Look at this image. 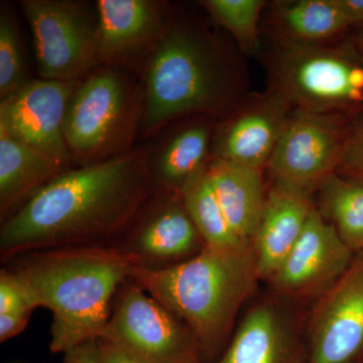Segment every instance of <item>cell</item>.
I'll return each instance as SVG.
<instances>
[{"label": "cell", "instance_id": "1", "mask_svg": "<svg viewBox=\"0 0 363 363\" xmlns=\"http://www.w3.org/2000/svg\"><path fill=\"white\" fill-rule=\"evenodd\" d=\"M149 150L69 169L45 184L4 220L2 259L106 238L133 220L149 194Z\"/></svg>", "mask_w": 363, "mask_h": 363}, {"label": "cell", "instance_id": "2", "mask_svg": "<svg viewBox=\"0 0 363 363\" xmlns=\"http://www.w3.org/2000/svg\"><path fill=\"white\" fill-rule=\"evenodd\" d=\"M143 94L145 135L182 117L221 121L247 96L240 66L214 35L175 13L149 55Z\"/></svg>", "mask_w": 363, "mask_h": 363}, {"label": "cell", "instance_id": "3", "mask_svg": "<svg viewBox=\"0 0 363 363\" xmlns=\"http://www.w3.org/2000/svg\"><path fill=\"white\" fill-rule=\"evenodd\" d=\"M142 260L135 252L102 247L55 248L23 257L14 272L38 307L52 312V352L69 353L100 338L112 296Z\"/></svg>", "mask_w": 363, "mask_h": 363}, {"label": "cell", "instance_id": "4", "mask_svg": "<svg viewBox=\"0 0 363 363\" xmlns=\"http://www.w3.org/2000/svg\"><path fill=\"white\" fill-rule=\"evenodd\" d=\"M130 278L185 323L196 342L213 350L226 337L259 278L252 243L204 248L182 264L131 267Z\"/></svg>", "mask_w": 363, "mask_h": 363}, {"label": "cell", "instance_id": "5", "mask_svg": "<svg viewBox=\"0 0 363 363\" xmlns=\"http://www.w3.org/2000/svg\"><path fill=\"white\" fill-rule=\"evenodd\" d=\"M271 89L294 108L363 116V59L354 43L340 45L277 40L267 58Z\"/></svg>", "mask_w": 363, "mask_h": 363}, {"label": "cell", "instance_id": "6", "mask_svg": "<svg viewBox=\"0 0 363 363\" xmlns=\"http://www.w3.org/2000/svg\"><path fill=\"white\" fill-rule=\"evenodd\" d=\"M143 94L113 66H100L72 95L64 135L82 166L123 154L142 121Z\"/></svg>", "mask_w": 363, "mask_h": 363}, {"label": "cell", "instance_id": "7", "mask_svg": "<svg viewBox=\"0 0 363 363\" xmlns=\"http://www.w3.org/2000/svg\"><path fill=\"white\" fill-rule=\"evenodd\" d=\"M40 78L80 82L101 65L98 21L85 4L23 0Z\"/></svg>", "mask_w": 363, "mask_h": 363}, {"label": "cell", "instance_id": "8", "mask_svg": "<svg viewBox=\"0 0 363 363\" xmlns=\"http://www.w3.org/2000/svg\"><path fill=\"white\" fill-rule=\"evenodd\" d=\"M354 119L294 108L267 166L274 184L311 194L337 172Z\"/></svg>", "mask_w": 363, "mask_h": 363}, {"label": "cell", "instance_id": "9", "mask_svg": "<svg viewBox=\"0 0 363 363\" xmlns=\"http://www.w3.org/2000/svg\"><path fill=\"white\" fill-rule=\"evenodd\" d=\"M100 340L150 363H197V342L175 315L133 283L121 295Z\"/></svg>", "mask_w": 363, "mask_h": 363}, {"label": "cell", "instance_id": "10", "mask_svg": "<svg viewBox=\"0 0 363 363\" xmlns=\"http://www.w3.org/2000/svg\"><path fill=\"white\" fill-rule=\"evenodd\" d=\"M80 82L43 78L26 81L0 102V126L69 169L73 157L67 145L64 123L72 95Z\"/></svg>", "mask_w": 363, "mask_h": 363}, {"label": "cell", "instance_id": "11", "mask_svg": "<svg viewBox=\"0 0 363 363\" xmlns=\"http://www.w3.org/2000/svg\"><path fill=\"white\" fill-rule=\"evenodd\" d=\"M355 255L315 207L302 235L271 281L288 297L321 298L350 269Z\"/></svg>", "mask_w": 363, "mask_h": 363}, {"label": "cell", "instance_id": "12", "mask_svg": "<svg viewBox=\"0 0 363 363\" xmlns=\"http://www.w3.org/2000/svg\"><path fill=\"white\" fill-rule=\"evenodd\" d=\"M293 109L271 88L262 94L247 95L217 123L212 157L264 171Z\"/></svg>", "mask_w": 363, "mask_h": 363}, {"label": "cell", "instance_id": "13", "mask_svg": "<svg viewBox=\"0 0 363 363\" xmlns=\"http://www.w3.org/2000/svg\"><path fill=\"white\" fill-rule=\"evenodd\" d=\"M310 363H351L363 352V252L315 308Z\"/></svg>", "mask_w": 363, "mask_h": 363}, {"label": "cell", "instance_id": "14", "mask_svg": "<svg viewBox=\"0 0 363 363\" xmlns=\"http://www.w3.org/2000/svg\"><path fill=\"white\" fill-rule=\"evenodd\" d=\"M96 14L102 66L150 55L174 16L167 2L156 0H99Z\"/></svg>", "mask_w": 363, "mask_h": 363}, {"label": "cell", "instance_id": "15", "mask_svg": "<svg viewBox=\"0 0 363 363\" xmlns=\"http://www.w3.org/2000/svg\"><path fill=\"white\" fill-rule=\"evenodd\" d=\"M314 208L310 193L274 184L252 241L259 279H271L279 271Z\"/></svg>", "mask_w": 363, "mask_h": 363}, {"label": "cell", "instance_id": "16", "mask_svg": "<svg viewBox=\"0 0 363 363\" xmlns=\"http://www.w3.org/2000/svg\"><path fill=\"white\" fill-rule=\"evenodd\" d=\"M262 169L212 157L207 175L227 220L242 241L252 242L257 233L266 196Z\"/></svg>", "mask_w": 363, "mask_h": 363}, {"label": "cell", "instance_id": "17", "mask_svg": "<svg viewBox=\"0 0 363 363\" xmlns=\"http://www.w3.org/2000/svg\"><path fill=\"white\" fill-rule=\"evenodd\" d=\"M215 121L193 116L169 136L152 166V174L164 188L180 196L186 184L207 168L213 157Z\"/></svg>", "mask_w": 363, "mask_h": 363}, {"label": "cell", "instance_id": "18", "mask_svg": "<svg viewBox=\"0 0 363 363\" xmlns=\"http://www.w3.org/2000/svg\"><path fill=\"white\" fill-rule=\"evenodd\" d=\"M67 171L51 157L0 126V213L6 216L16 204Z\"/></svg>", "mask_w": 363, "mask_h": 363}, {"label": "cell", "instance_id": "19", "mask_svg": "<svg viewBox=\"0 0 363 363\" xmlns=\"http://www.w3.org/2000/svg\"><path fill=\"white\" fill-rule=\"evenodd\" d=\"M271 23L277 40L301 44H326L351 26L337 0L274 2Z\"/></svg>", "mask_w": 363, "mask_h": 363}, {"label": "cell", "instance_id": "20", "mask_svg": "<svg viewBox=\"0 0 363 363\" xmlns=\"http://www.w3.org/2000/svg\"><path fill=\"white\" fill-rule=\"evenodd\" d=\"M288 350L285 321L272 305L262 304L245 317L219 363H284Z\"/></svg>", "mask_w": 363, "mask_h": 363}, {"label": "cell", "instance_id": "21", "mask_svg": "<svg viewBox=\"0 0 363 363\" xmlns=\"http://www.w3.org/2000/svg\"><path fill=\"white\" fill-rule=\"evenodd\" d=\"M201 236L182 202L167 205L147 219L136 238V247L142 259L143 255L176 259L193 252Z\"/></svg>", "mask_w": 363, "mask_h": 363}, {"label": "cell", "instance_id": "22", "mask_svg": "<svg viewBox=\"0 0 363 363\" xmlns=\"http://www.w3.org/2000/svg\"><path fill=\"white\" fill-rule=\"evenodd\" d=\"M320 213L355 255L363 252V182L329 176L318 188Z\"/></svg>", "mask_w": 363, "mask_h": 363}, {"label": "cell", "instance_id": "23", "mask_svg": "<svg viewBox=\"0 0 363 363\" xmlns=\"http://www.w3.org/2000/svg\"><path fill=\"white\" fill-rule=\"evenodd\" d=\"M180 197L205 245L233 247L247 243L236 235L227 220L210 184L207 168L186 184Z\"/></svg>", "mask_w": 363, "mask_h": 363}, {"label": "cell", "instance_id": "24", "mask_svg": "<svg viewBox=\"0 0 363 363\" xmlns=\"http://www.w3.org/2000/svg\"><path fill=\"white\" fill-rule=\"evenodd\" d=\"M205 11L233 35L243 51H252L257 44V32L264 0H204Z\"/></svg>", "mask_w": 363, "mask_h": 363}, {"label": "cell", "instance_id": "25", "mask_svg": "<svg viewBox=\"0 0 363 363\" xmlns=\"http://www.w3.org/2000/svg\"><path fill=\"white\" fill-rule=\"evenodd\" d=\"M25 59L14 13L2 4L0 11V99L6 100L26 82Z\"/></svg>", "mask_w": 363, "mask_h": 363}, {"label": "cell", "instance_id": "26", "mask_svg": "<svg viewBox=\"0 0 363 363\" xmlns=\"http://www.w3.org/2000/svg\"><path fill=\"white\" fill-rule=\"evenodd\" d=\"M38 308L35 298L23 279L14 272H1L0 276V315L11 313L32 314Z\"/></svg>", "mask_w": 363, "mask_h": 363}, {"label": "cell", "instance_id": "27", "mask_svg": "<svg viewBox=\"0 0 363 363\" xmlns=\"http://www.w3.org/2000/svg\"><path fill=\"white\" fill-rule=\"evenodd\" d=\"M336 173L344 178L363 182V116L353 121L342 160Z\"/></svg>", "mask_w": 363, "mask_h": 363}, {"label": "cell", "instance_id": "28", "mask_svg": "<svg viewBox=\"0 0 363 363\" xmlns=\"http://www.w3.org/2000/svg\"><path fill=\"white\" fill-rule=\"evenodd\" d=\"M30 316V314H26V313L0 315V340L1 342L20 334L28 325Z\"/></svg>", "mask_w": 363, "mask_h": 363}, {"label": "cell", "instance_id": "29", "mask_svg": "<svg viewBox=\"0 0 363 363\" xmlns=\"http://www.w3.org/2000/svg\"><path fill=\"white\" fill-rule=\"evenodd\" d=\"M99 354L101 363H150L104 340H100Z\"/></svg>", "mask_w": 363, "mask_h": 363}, {"label": "cell", "instance_id": "30", "mask_svg": "<svg viewBox=\"0 0 363 363\" xmlns=\"http://www.w3.org/2000/svg\"><path fill=\"white\" fill-rule=\"evenodd\" d=\"M70 358L68 363H101L100 362L99 345L96 340L90 341L79 346L69 352Z\"/></svg>", "mask_w": 363, "mask_h": 363}, {"label": "cell", "instance_id": "31", "mask_svg": "<svg viewBox=\"0 0 363 363\" xmlns=\"http://www.w3.org/2000/svg\"><path fill=\"white\" fill-rule=\"evenodd\" d=\"M351 26H363V0H337Z\"/></svg>", "mask_w": 363, "mask_h": 363}, {"label": "cell", "instance_id": "32", "mask_svg": "<svg viewBox=\"0 0 363 363\" xmlns=\"http://www.w3.org/2000/svg\"><path fill=\"white\" fill-rule=\"evenodd\" d=\"M353 43H354L357 51L359 52L360 56H362L363 59V26H360L359 33H357Z\"/></svg>", "mask_w": 363, "mask_h": 363}]
</instances>
